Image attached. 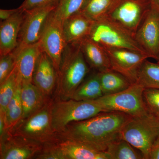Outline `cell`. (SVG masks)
Returning <instances> with one entry per match:
<instances>
[{"instance_id": "6da1fadb", "label": "cell", "mask_w": 159, "mask_h": 159, "mask_svg": "<svg viewBox=\"0 0 159 159\" xmlns=\"http://www.w3.org/2000/svg\"><path fill=\"white\" fill-rule=\"evenodd\" d=\"M131 117L121 112H102L86 120L70 123L58 135L63 139L106 151L110 144L121 139L122 128Z\"/></svg>"}, {"instance_id": "7a4b0ae2", "label": "cell", "mask_w": 159, "mask_h": 159, "mask_svg": "<svg viewBox=\"0 0 159 159\" xmlns=\"http://www.w3.org/2000/svg\"><path fill=\"white\" fill-rule=\"evenodd\" d=\"M89 66L77 43L68 45L57 73V94L61 100L71 99L87 76Z\"/></svg>"}, {"instance_id": "3957f363", "label": "cell", "mask_w": 159, "mask_h": 159, "mask_svg": "<svg viewBox=\"0 0 159 159\" xmlns=\"http://www.w3.org/2000/svg\"><path fill=\"white\" fill-rule=\"evenodd\" d=\"M121 139L140 151L148 159L151 148L159 139V117L148 112L131 117L121 132Z\"/></svg>"}, {"instance_id": "277c9868", "label": "cell", "mask_w": 159, "mask_h": 159, "mask_svg": "<svg viewBox=\"0 0 159 159\" xmlns=\"http://www.w3.org/2000/svg\"><path fill=\"white\" fill-rule=\"evenodd\" d=\"M104 111L94 100H60L51 104L52 128L58 134L70 123L86 120Z\"/></svg>"}, {"instance_id": "5b68a950", "label": "cell", "mask_w": 159, "mask_h": 159, "mask_svg": "<svg viewBox=\"0 0 159 159\" xmlns=\"http://www.w3.org/2000/svg\"><path fill=\"white\" fill-rule=\"evenodd\" d=\"M51 104L45 105L29 117L21 119L7 133L37 143L57 140V134L51 124Z\"/></svg>"}, {"instance_id": "8992f818", "label": "cell", "mask_w": 159, "mask_h": 159, "mask_svg": "<svg viewBox=\"0 0 159 159\" xmlns=\"http://www.w3.org/2000/svg\"><path fill=\"white\" fill-rule=\"evenodd\" d=\"M88 36L104 48L128 49L145 54L133 35L105 17L94 21Z\"/></svg>"}, {"instance_id": "52a82bcc", "label": "cell", "mask_w": 159, "mask_h": 159, "mask_svg": "<svg viewBox=\"0 0 159 159\" xmlns=\"http://www.w3.org/2000/svg\"><path fill=\"white\" fill-rule=\"evenodd\" d=\"M144 87L138 82L119 93L102 97L94 100L104 112L118 111L132 117L148 112L143 98Z\"/></svg>"}, {"instance_id": "ba28073f", "label": "cell", "mask_w": 159, "mask_h": 159, "mask_svg": "<svg viewBox=\"0 0 159 159\" xmlns=\"http://www.w3.org/2000/svg\"><path fill=\"white\" fill-rule=\"evenodd\" d=\"M151 8L150 0H118L103 17L116 23L134 36Z\"/></svg>"}, {"instance_id": "9c48e42d", "label": "cell", "mask_w": 159, "mask_h": 159, "mask_svg": "<svg viewBox=\"0 0 159 159\" xmlns=\"http://www.w3.org/2000/svg\"><path fill=\"white\" fill-rule=\"evenodd\" d=\"M57 3L24 11L16 48L39 42Z\"/></svg>"}, {"instance_id": "30bf717a", "label": "cell", "mask_w": 159, "mask_h": 159, "mask_svg": "<svg viewBox=\"0 0 159 159\" xmlns=\"http://www.w3.org/2000/svg\"><path fill=\"white\" fill-rule=\"evenodd\" d=\"M63 24L51 13L40 40L42 51L48 55L58 73L63 55L68 44L66 42Z\"/></svg>"}, {"instance_id": "8fae6325", "label": "cell", "mask_w": 159, "mask_h": 159, "mask_svg": "<svg viewBox=\"0 0 159 159\" xmlns=\"http://www.w3.org/2000/svg\"><path fill=\"white\" fill-rule=\"evenodd\" d=\"M104 48L108 54L111 69L127 77L133 84L137 82L139 70L148 56L145 53L130 49Z\"/></svg>"}, {"instance_id": "7c38bea8", "label": "cell", "mask_w": 159, "mask_h": 159, "mask_svg": "<svg viewBox=\"0 0 159 159\" xmlns=\"http://www.w3.org/2000/svg\"><path fill=\"white\" fill-rule=\"evenodd\" d=\"M135 39L148 56L159 59V11L151 9L135 34Z\"/></svg>"}, {"instance_id": "4fadbf2b", "label": "cell", "mask_w": 159, "mask_h": 159, "mask_svg": "<svg viewBox=\"0 0 159 159\" xmlns=\"http://www.w3.org/2000/svg\"><path fill=\"white\" fill-rule=\"evenodd\" d=\"M57 71L50 57L42 51L36 61L32 83L46 96L51 94L57 84Z\"/></svg>"}, {"instance_id": "5bb4252c", "label": "cell", "mask_w": 159, "mask_h": 159, "mask_svg": "<svg viewBox=\"0 0 159 159\" xmlns=\"http://www.w3.org/2000/svg\"><path fill=\"white\" fill-rule=\"evenodd\" d=\"M42 51L39 41L14 50L15 68L22 83L32 82L35 65Z\"/></svg>"}, {"instance_id": "9a60e30c", "label": "cell", "mask_w": 159, "mask_h": 159, "mask_svg": "<svg viewBox=\"0 0 159 159\" xmlns=\"http://www.w3.org/2000/svg\"><path fill=\"white\" fill-rule=\"evenodd\" d=\"M12 136V135H11ZM4 137L1 139V159H28L35 157L40 152L37 143L14 136V139Z\"/></svg>"}, {"instance_id": "2e32d148", "label": "cell", "mask_w": 159, "mask_h": 159, "mask_svg": "<svg viewBox=\"0 0 159 159\" xmlns=\"http://www.w3.org/2000/svg\"><path fill=\"white\" fill-rule=\"evenodd\" d=\"M24 16L20 11L10 18L2 21L0 25V55L14 51L18 46V40Z\"/></svg>"}, {"instance_id": "e0dca14e", "label": "cell", "mask_w": 159, "mask_h": 159, "mask_svg": "<svg viewBox=\"0 0 159 159\" xmlns=\"http://www.w3.org/2000/svg\"><path fill=\"white\" fill-rule=\"evenodd\" d=\"M77 43L91 68L97 72L111 69L108 54L102 46L88 36L83 39Z\"/></svg>"}, {"instance_id": "ac0fdd59", "label": "cell", "mask_w": 159, "mask_h": 159, "mask_svg": "<svg viewBox=\"0 0 159 159\" xmlns=\"http://www.w3.org/2000/svg\"><path fill=\"white\" fill-rule=\"evenodd\" d=\"M94 21L82 12L72 16L63 22V31L68 45L77 43L88 36Z\"/></svg>"}, {"instance_id": "d6986e66", "label": "cell", "mask_w": 159, "mask_h": 159, "mask_svg": "<svg viewBox=\"0 0 159 159\" xmlns=\"http://www.w3.org/2000/svg\"><path fill=\"white\" fill-rule=\"evenodd\" d=\"M63 140L56 145L65 159H111L106 151L96 150L73 140Z\"/></svg>"}, {"instance_id": "ffe728a7", "label": "cell", "mask_w": 159, "mask_h": 159, "mask_svg": "<svg viewBox=\"0 0 159 159\" xmlns=\"http://www.w3.org/2000/svg\"><path fill=\"white\" fill-rule=\"evenodd\" d=\"M46 97L33 83H22L21 99L23 114L21 119L29 117L44 106Z\"/></svg>"}, {"instance_id": "44dd1931", "label": "cell", "mask_w": 159, "mask_h": 159, "mask_svg": "<svg viewBox=\"0 0 159 159\" xmlns=\"http://www.w3.org/2000/svg\"><path fill=\"white\" fill-rule=\"evenodd\" d=\"M98 72L103 95L119 93L133 84L127 77L112 69Z\"/></svg>"}, {"instance_id": "7402d4cb", "label": "cell", "mask_w": 159, "mask_h": 159, "mask_svg": "<svg viewBox=\"0 0 159 159\" xmlns=\"http://www.w3.org/2000/svg\"><path fill=\"white\" fill-rule=\"evenodd\" d=\"M103 96L98 72H95L86 77L71 99L79 101H92Z\"/></svg>"}, {"instance_id": "603a6c76", "label": "cell", "mask_w": 159, "mask_h": 159, "mask_svg": "<svg viewBox=\"0 0 159 159\" xmlns=\"http://www.w3.org/2000/svg\"><path fill=\"white\" fill-rule=\"evenodd\" d=\"M21 80L19 77L18 82L14 95L8 104L5 115L3 116L6 133L15 125L22 116L23 107L21 99Z\"/></svg>"}, {"instance_id": "cb8c5ba5", "label": "cell", "mask_w": 159, "mask_h": 159, "mask_svg": "<svg viewBox=\"0 0 159 159\" xmlns=\"http://www.w3.org/2000/svg\"><path fill=\"white\" fill-rule=\"evenodd\" d=\"M106 152L111 159H145L140 151L122 139L110 144Z\"/></svg>"}, {"instance_id": "d4e9b609", "label": "cell", "mask_w": 159, "mask_h": 159, "mask_svg": "<svg viewBox=\"0 0 159 159\" xmlns=\"http://www.w3.org/2000/svg\"><path fill=\"white\" fill-rule=\"evenodd\" d=\"M137 82L144 88L159 89V63L145 60L138 73Z\"/></svg>"}, {"instance_id": "484cf974", "label": "cell", "mask_w": 159, "mask_h": 159, "mask_svg": "<svg viewBox=\"0 0 159 159\" xmlns=\"http://www.w3.org/2000/svg\"><path fill=\"white\" fill-rule=\"evenodd\" d=\"M87 0H58L53 15L62 23L72 16L82 11Z\"/></svg>"}, {"instance_id": "4316f807", "label": "cell", "mask_w": 159, "mask_h": 159, "mask_svg": "<svg viewBox=\"0 0 159 159\" xmlns=\"http://www.w3.org/2000/svg\"><path fill=\"white\" fill-rule=\"evenodd\" d=\"M118 0H87L81 12L93 21L104 17Z\"/></svg>"}, {"instance_id": "83f0119b", "label": "cell", "mask_w": 159, "mask_h": 159, "mask_svg": "<svg viewBox=\"0 0 159 159\" xmlns=\"http://www.w3.org/2000/svg\"><path fill=\"white\" fill-rule=\"evenodd\" d=\"M19 77L16 69L2 83L0 84V115H5L10 100L12 99L17 87Z\"/></svg>"}, {"instance_id": "f1b7e54d", "label": "cell", "mask_w": 159, "mask_h": 159, "mask_svg": "<svg viewBox=\"0 0 159 159\" xmlns=\"http://www.w3.org/2000/svg\"><path fill=\"white\" fill-rule=\"evenodd\" d=\"M143 98L148 111L159 117V89L145 88Z\"/></svg>"}, {"instance_id": "f546056e", "label": "cell", "mask_w": 159, "mask_h": 159, "mask_svg": "<svg viewBox=\"0 0 159 159\" xmlns=\"http://www.w3.org/2000/svg\"><path fill=\"white\" fill-rule=\"evenodd\" d=\"M16 65V54L14 51L0 57V84L10 75Z\"/></svg>"}, {"instance_id": "4dcf8cb0", "label": "cell", "mask_w": 159, "mask_h": 159, "mask_svg": "<svg viewBox=\"0 0 159 159\" xmlns=\"http://www.w3.org/2000/svg\"><path fill=\"white\" fill-rule=\"evenodd\" d=\"M35 157L40 159H65L57 145L47 147L43 150L41 151Z\"/></svg>"}, {"instance_id": "1f68e13d", "label": "cell", "mask_w": 159, "mask_h": 159, "mask_svg": "<svg viewBox=\"0 0 159 159\" xmlns=\"http://www.w3.org/2000/svg\"><path fill=\"white\" fill-rule=\"evenodd\" d=\"M58 0H25L20 6L23 11L57 2Z\"/></svg>"}, {"instance_id": "d6a6232c", "label": "cell", "mask_w": 159, "mask_h": 159, "mask_svg": "<svg viewBox=\"0 0 159 159\" xmlns=\"http://www.w3.org/2000/svg\"><path fill=\"white\" fill-rule=\"evenodd\" d=\"M22 11L19 7L17 9H0V19L2 21L10 18L15 14Z\"/></svg>"}, {"instance_id": "836d02e7", "label": "cell", "mask_w": 159, "mask_h": 159, "mask_svg": "<svg viewBox=\"0 0 159 159\" xmlns=\"http://www.w3.org/2000/svg\"><path fill=\"white\" fill-rule=\"evenodd\" d=\"M148 159H159V139L151 148Z\"/></svg>"}, {"instance_id": "e575fe53", "label": "cell", "mask_w": 159, "mask_h": 159, "mask_svg": "<svg viewBox=\"0 0 159 159\" xmlns=\"http://www.w3.org/2000/svg\"><path fill=\"white\" fill-rule=\"evenodd\" d=\"M152 6L154 7L159 11V0H150Z\"/></svg>"}, {"instance_id": "d590c367", "label": "cell", "mask_w": 159, "mask_h": 159, "mask_svg": "<svg viewBox=\"0 0 159 159\" xmlns=\"http://www.w3.org/2000/svg\"><path fill=\"white\" fill-rule=\"evenodd\" d=\"M157 62L159 63V59L157 61Z\"/></svg>"}]
</instances>
